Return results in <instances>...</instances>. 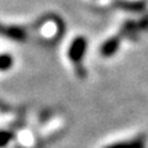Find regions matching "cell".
<instances>
[{"mask_svg":"<svg viewBox=\"0 0 148 148\" xmlns=\"http://www.w3.org/2000/svg\"><path fill=\"white\" fill-rule=\"evenodd\" d=\"M85 49H86L85 38L84 37H77V38L72 42L71 47H69V51H68L69 59L75 64L80 63L83 57H84V54H85Z\"/></svg>","mask_w":148,"mask_h":148,"instance_id":"1","label":"cell"},{"mask_svg":"<svg viewBox=\"0 0 148 148\" xmlns=\"http://www.w3.org/2000/svg\"><path fill=\"white\" fill-rule=\"evenodd\" d=\"M103 148H145V141L140 137H136L132 138V140L110 143V145L104 146Z\"/></svg>","mask_w":148,"mask_h":148,"instance_id":"2","label":"cell"},{"mask_svg":"<svg viewBox=\"0 0 148 148\" xmlns=\"http://www.w3.org/2000/svg\"><path fill=\"white\" fill-rule=\"evenodd\" d=\"M0 34L6 35L16 41H24L26 38L25 31L22 29H18V27H1L0 26Z\"/></svg>","mask_w":148,"mask_h":148,"instance_id":"3","label":"cell"},{"mask_svg":"<svg viewBox=\"0 0 148 148\" xmlns=\"http://www.w3.org/2000/svg\"><path fill=\"white\" fill-rule=\"evenodd\" d=\"M120 46V40L119 38H110L109 41L103 45V48H101V53H103L105 57H109V56H112L115 52L117 51Z\"/></svg>","mask_w":148,"mask_h":148,"instance_id":"4","label":"cell"},{"mask_svg":"<svg viewBox=\"0 0 148 148\" xmlns=\"http://www.w3.org/2000/svg\"><path fill=\"white\" fill-rule=\"evenodd\" d=\"M12 138H14V133L11 131L1 130V131H0V148L6 147L9 143L12 141Z\"/></svg>","mask_w":148,"mask_h":148,"instance_id":"5","label":"cell"},{"mask_svg":"<svg viewBox=\"0 0 148 148\" xmlns=\"http://www.w3.org/2000/svg\"><path fill=\"white\" fill-rule=\"evenodd\" d=\"M12 66V57L9 54H1L0 56V71L5 72L10 69Z\"/></svg>","mask_w":148,"mask_h":148,"instance_id":"6","label":"cell"}]
</instances>
